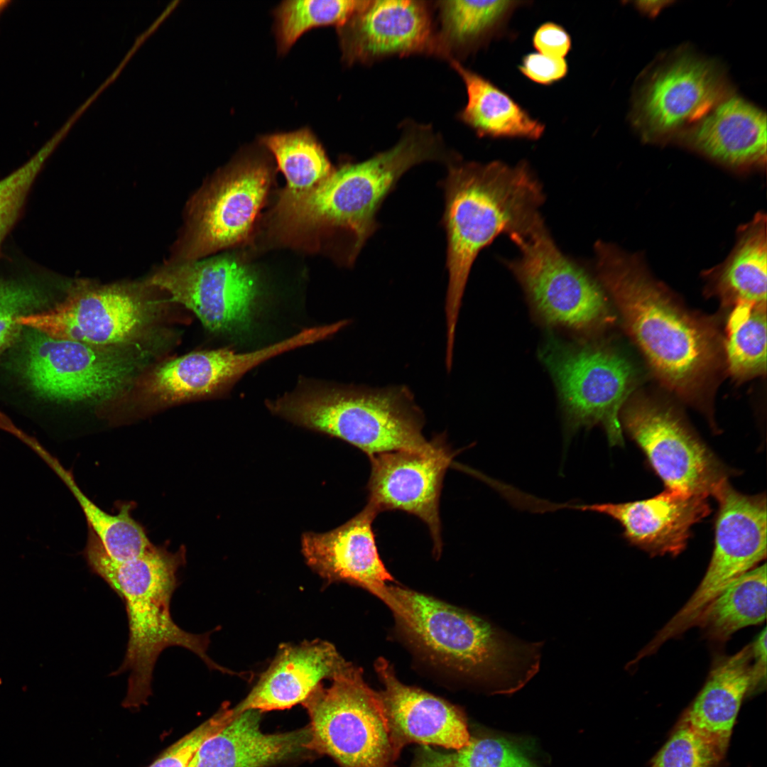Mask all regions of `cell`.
<instances>
[{
  "instance_id": "6da1fadb",
  "label": "cell",
  "mask_w": 767,
  "mask_h": 767,
  "mask_svg": "<svg viewBox=\"0 0 767 767\" xmlns=\"http://www.w3.org/2000/svg\"><path fill=\"white\" fill-rule=\"evenodd\" d=\"M456 158L430 125L408 121L391 148L334 169L307 193L279 196L272 229L288 243L329 238L338 244L342 262L352 265L377 229L376 214L402 175L423 162L448 165Z\"/></svg>"
},
{
  "instance_id": "7a4b0ae2",
  "label": "cell",
  "mask_w": 767,
  "mask_h": 767,
  "mask_svg": "<svg viewBox=\"0 0 767 767\" xmlns=\"http://www.w3.org/2000/svg\"><path fill=\"white\" fill-rule=\"evenodd\" d=\"M594 250L599 279L655 375L682 398L700 399L721 361L716 329L682 307L635 256L602 241Z\"/></svg>"
},
{
  "instance_id": "3957f363",
  "label": "cell",
  "mask_w": 767,
  "mask_h": 767,
  "mask_svg": "<svg viewBox=\"0 0 767 767\" xmlns=\"http://www.w3.org/2000/svg\"><path fill=\"white\" fill-rule=\"evenodd\" d=\"M448 166L441 182L442 223L447 235L448 284L445 298L446 349H454L462 297L479 251L498 235L523 233L540 217L544 196L528 164L460 162Z\"/></svg>"
},
{
  "instance_id": "277c9868",
  "label": "cell",
  "mask_w": 767,
  "mask_h": 767,
  "mask_svg": "<svg viewBox=\"0 0 767 767\" xmlns=\"http://www.w3.org/2000/svg\"><path fill=\"white\" fill-rule=\"evenodd\" d=\"M84 553L91 570L107 582L125 606L128 643L121 665L110 674L129 673L125 706L137 707L146 702L151 694L156 663L162 651L170 646L190 651L211 670L236 674L208 656L211 632H187L171 616V599L179 584L178 571L185 562L183 547L172 553L153 545L136 558L118 562L89 532Z\"/></svg>"
},
{
  "instance_id": "5b68a950",
  "label": "cell",
  "mask_w": 767,
  "mask_h": 767,
  "mask_svg": "<svg viewBox=\"0 0 767 767\" xmlns=\"http://www.w3.org/2000/svg\"><path fill=\"white\" fill-rule=\"evenodd\" d=\"M266 406L273 415L342 440L369 457L430 445L423 435V413L404 386L370 388L300 378Z\"/></svg>"
},
{
  "instance_id": "8992f818",
  "label": "cell",
  "mask_w": 767,
  "mask_h": 767,
  "mask_svg": "<svg viewBox=\"0 0 767 767\" xmlns=\"http://www.w3.org/2000/svg\"><path fill=\"white\" fill-rule=\"evenodd\" d=\"M381 599L402 631L428 655L500 693L523 686L537 672L539 648L512 640L486 621L432 597L387 586Z\"/></svg>"
},
{
  "instance_id": "52a82bcc",
  "label": "cell",
  "mask_w": 767,
  "mask_h": 767,
  "mask_svg": "<svg viewBox=\"0 0 767 767\" xmlns=\"http://www.w3.org/2000/svg\"><path fill=\"white\" fill-rule=\"evenodd\" d=\"M331 680L302 703L310 721L307 750L327 755L341 767H392L402 748L380 693L347 662Z\"/></svg>"
},
{
  "instance_id": "ba28073f",
  "label": "cell",
  "mask_w": 767,
  "mask_h": 767,
  "mask_svg": "<svg viewBox=\"0 0 767 767\" xmlns=\"http://www.w3.org/2000/svg\"><path fill=\"white\" fill-rule=\"evenodd\" d=\"M146 284L165 291L170 300L195 314L211 332L235 344L256 337L269 315L258 273L233 254L203 261H172Z\"/></svg>"
},
{
  "instance_id": "9c48e42d",
  "label": "cell",
  "mask_w": 767,
  "mask_h": 767,
  "mask_svg": "<svg viewBox=\"0 0 767 767\" xmlns=\"http://www.w3.org/2000/svg\"><path fill=\"white\" fill-rule=\"evenodd\" d=\"M259 153L243 154L190 200L172 261L198 260L249 239L273 176Z\"/></svg>"
},
{
  "instance_id": "30bf717a",
  "label": "cell",
  "mask_w": 767,
  "mask_h": 767,
  "mask_svg": "<svg viewBox=\"0 0 767 767\" xmlns=\"http://www.w3.org/2000/svg\"><path fill=\"white\" fill-rule=\"evenodd\" d=\"M520 256L508 266L533 304L548 322L588 331L609 320L597 282L557 248L539 218L523 234L511 237Z\"/></svg>"
},
{
  "instance_id": "8fae6325",
  "label": "cell",
  "mask_w": 767,
  "mask_h": 767,
  "mask_svg": "<svg viewBox=\"0 0 767 767\" xmlns=\"http://www.w3.org/2000/svg\"><path fill=\"white\" fill-rule=\"evenodd\" d=\"M622 423L666 489L714 496L727 480L722 463L670 406L636 396L623 410Z\"/></svg>"
},
{
  "instance_id": "7c38bea8",
  "label": "cell",
  "mask_w": 767,
  "mask_h": 767,
  "mask_svg": "<svg viewBox=\"0 0 767 767\" xmlns=\"http://www.w3.org/2000/svg\"><path fill=\"white\" fill-rule=\"evenodd\" d=\"M28 328V327H27ZM18 366L39 396L55 401H98L118 392L133 370L119 354L28 328Z\"/></svg>"
},
{
  "instance_id": "4fadbf2b",
  "label": "cell",
  "mask_w": 767,
  "mask_h": 767,
  "mask_svg": "<svg viewBox=\"0 0 767 767\" xmlns=\"http://www.w3.org/2000/svg\"><path fill=\"white\" fill-rule=\"evenodd\" d=\"M570 426L600 425L611 445L622 446L619 410L636 384V372L624 356L605 347L560 349L546 356Z\"/></svg>"
},
{
  "instance_id": "5bb4252c",
  "label": "cell",
  "mask_w": 767,
  "mask_h": 767,
  "mask_svg": "<svg viewBox=\"0 0 767 767\" xmlns=\"http://www.w3.org/2000/svg\"><path fill=\"white\" fill-rule=\"evenodd\" d=\"M727 92L714 63L680 53L660 63L641 83L635 95L633 119L646 136H665L702 119Z\"/></svg>"
},
{
  "instance_id": "9a60e30c",
  "label": "cell",
  "mask_w": 767,
  "mask_h": 767,
  "mask_svg": "<svg viewBox=\"0 0 767 767\" xmlns=\"http://www.w3.org/2000/svg\"><path fill=\"white\" fill-rule=\"evenodd\" d=\"M455 457L443 436L422 450L386 452L369 457L368 503L378 513L400 510L428 526L437 555L442 550L439 501L445 474Z\"/></svg>"
},
{
  "instance_id": "2e32d148",
  "label": "cell",
  "mask_w": 767,
  "mask_h": 767,
  "mask_svg": "<svg viewBox=\"0 0 767 767\" xmlns=\"http://www.w3.org/2000/svg\"><path fill=\"white\" fill-rule=\"evenodd\" d=\"M714 497L719 510L712 558L702 580L680 610L689 621L697 620L718 594L766 555V496L742 494L726 480Z\"/></svg>"
},
{
  "instance_id": "e0dca14e",
  "label": "cell",
  "mask_w": 767,
  "mask_h": 767,
  "mask_svg": "<svg viewBox=\"0 0 767 767\" xmlns=\"http://www.w3.org/2000/svg\"><path fill=\"white\" fill-rule=\"evenodd\" d=\"M143 299L124 285L79 283L55 306L21 316L18 323L51 337L99 346L124 342L143 324Z\"/></svg>"
},
{
  "instance_id": "ac0fdd59",
  "label": "cell",
  "mask_w": 767,
  "mask_h": 767,
  "mask_svg": "<svg viewBox=\"0 0 767 767\" xmlns=\"http://www.w3.org/2000/svg\"><path fill=\"white\" fill-rule=\"evenodd\" d=\"M435 5L417 0H366L337 28L342 60L369 65L390 57L434 56Z\"/></svg>"
},
{
  "instance_id": "d6986e66",
  "label": "cell",
  "mask_w": 767,
  "mask_h": 767,
  "mask_svg": "<svg viewBox=\"0 0 767 767\" xmlns=\"http://www.w3.org/2000/svg\"><path fill=\"white\" fill-rule=\"evenodd\" d=\"M325 338V330L317 325L255 349L236 352L227 347L190 353L158 369L150 389L167 401L228 394L246 373L262 363Z\"/></svg>"
},
{
  "instance_id": "ffe728a7",
  "label": "cell",
  "mask_w": 767,
  "mask_h": 767,
  "mask_svg": "<svg viewBox=\"0 0 767 767\" xmlns=\"http://www.w3.org/2000/svg\"><path fill=\"white\" fill-rule=\"evenodd\" d=\"M572 506L615 519L624 528L625 538L651 555L680 553L691 528L710 512L707 497L668 489L641 501Z\"/></svg>"
},
{
  "instance_id": "44dd1931",
  "label": "cell",
  "mask_w": 767,
  "mask_h": 767,
  "mask_svg": "<svg viewBox=\"0 0 767 767\" xmlns=\"http://www.w3.org/2000/svg\"><path fill=\"white\" fill-rule=\"evenodd\" d=\"M377 514L366 504L335 529L303 534L301 547L307 564L329 582L339 581L358 585L381 598L393 577L378 552L372 528Z\"/></svg>"
},
{
  "instance_id": "7402d4cb",
  "label": "cell",
  "mask_w": 767,
  "mask_h": 767,
  "mask_svg": "<svg viewBox=\"0 0 767 767\" xmlns=\"http://www.w3.org/2000/svg\"><path fill=\"white\" fill-rule=\"evenodd\" d=\"M384 689L380 692L396 739L402 748L408 743L458 750L470 741L467 720L455 706L396 677L384 658L375 663Z\"/></svg>"
},
{
  "instance_id": "603a6c76",
  "label": "cell",
  "mask_w": 767,
  "mask_h": 767,
  "mask_svg": "<svg viewBox=\"0 0 767 767\" xmlns=\"http://www.w3.org/2000/svg\"><path fill=\"white\" fill-rule=\"evenodd\" d=\"M347 662L335 647L320 639L283 644L248 695L234 709L260 712L302 704L324 679L332 678Z\"/></svg>"
},
{
  "instance_id": "cb8c5ba5",
  "label": "cell",
  "mask_w": 767,
  "mask_h": 767,
  "mask_svg": "<svg viewBox=\"0 0 767 767\" xmlns=\"http://www.w3.org/2000/svg\"><path fill=\"white\" fill-rule=\"evenodd\" d=\"M766 114L740 97H727L688 134L692 145L728 166L747 169L766 163Z\"/></svg>"
},
{
  "instance_id": "d4e9b609",
  "label": "cell",
  "mask_w": 767,
  "mask_h": 767,
  "mask_svg": "<svg viewBox=\"0 0 767 767\" xmlns=\"http://www.w3.org/2000/svg\"><path fill=\"white\" fill-rule=\"evenodd\" d=\"M261 712L239 714L198 749L188 767H268L306 751L310 729L266 734L260 727Z\"/></svg>"
},
{
  "instance_id": "484cf974",
  "label": "cell",
  "mask_w": 767,
  "mask_h": 767,
  "mask_svg": "<svg viewBox=\"0 0 767 767\" xmlns=\"http://www.w3.org/2000/svg\"><path fill=\"white\" fill-rule=\"evenodd\" d=\"M751 665L750 645L720 660L680 721L725 752L742 701L751 690Z\"/></svg>"
},
{
  "instance_id": "4316f807",
  "label": "cell",
  "mask_w": 767,
  "mask_h": 767,
  "mask_svg": "<svg viewBox=\"0 0 767 767\" xmlns=\"http://www.w3.org/2000/svg\"><path fill=\"white\" fill-rule=\"evenodd\" d=\"M435 3V57L460 62L504 35L514 11L529 2L446 0Z\"/></svg>"
},
{
  "instance_id": "83f0119b",
  "label": "cell",
  "mask_w": 767,
  "mask_h": 767,
  "mask_svg": "<svg viewBox=\"0 0 767 767\" xmlns=\"http://www.w3.org/2000/svg\"><path fill=\"white\" fill-rule=\"evenodd\" d=\"M448 62L463 81L467 96L458 119L477 136L537 140L543 136L545 124L506 92L460 62Z\"/></svg>"
},
{
  "instance_id": "f1b7e54d",
  "label": "cell",
  "mask_w": 767,
  "mask_h": 767,
  "mask_svg": "<svg viewBox=\"0 0 767 767\" xmlns=\"http://www.w3.org/2000/svg\"><path fill=\"white\" fill-rule=\"evenodd\" d=\"M709 288L727 306L766 305V216L757 213L739 228L733 251L720 266L709 271Z\"/></svg>"
},
{
  "instance_id": "f546056e",
  "label": "cell",
  "mask_w": 767,
  "mask_h": 767,
  "mask_svg": "<svg viewBox=\"0 0 767 767\" xmlns=\"http://www.w3.org/2000/svg\"><path fill=\"white\" fill-rule=\"evenodd\" d=\"M766 565L741 575L704 609L695 625L712 639L726 641L736 631L765 621Z\"/></svg>"
},
{
  "instance_id": "4dcf8cb0",
  "label": "cell",
  "mask_w": 767,
  "mask_h": 767,
  "mask_svg": "<svg viewBox=\"0 0 767 767\" xmlns=\"http://www.w3.org/2000/svg\"><path fill=\"white\" fill-rule=\"evenodd\" d=\"M259 143L274 156L287 180L280 196L307 193L322 183L334 171L322 144L308 127L290 132L262 135Z\"/></svg>"
},
{
  "instance_id": "1f68e13d",
  "label": "cell",
  "mask_w": 767,
  "mask_h": 767,
  "mask_svg": "<svg viewBox=\"0 0 767 767\" xmlns=\"http://www.w3.org/2000/svg\"><path fill=\"white\" fill-rule=\"evenodd\" d=\"M55 465L82 508L89 528L113 560L118 562L132 560L153 546L142 526L131 517V504H124L116 515L107 513L85 495L69 472L60 464Z\"/></svg>"
},
{
  "instance_id": "d6a6232c",
  "label": "cell",
  "mask_w": 767,
  "mask_h": 767,
  "mask_svg": "<svg viewBox=\"0 0 767 767\" xmlns=\"http://www.w3.org/2000/svg\"><path fill=\"white\" fill-rule=\"evenodd\" d=\"M766 305L738 304L728 318L725 351L729 372L738 381L766 371Z\"/></svg>"
},
{
  "instance_id": "836d02e7",
  "label": "cell",
  "mask_w": 767,
  "mask_h": 767,
  "mask_svg": "<svg viewBox=\"0 0 767 767\" xmlns=\"http://www.w3.org/2000/svg\"><path fill=\"white\" fill-rule=\"evenodd\" d=\"M366 0H288L273 11L278 52L285 54L308 30L345 23Z\"/></svg>"
},
{
  "instance_id": "e575fe53",
  "label": "cell",
  "mask_w": 767,
  "mask_h": 767,
  "mask_svg": "<svg viewBox=\"0 0 767 767\" xmlns=\"http://www.w3.org/2000/svg\"><path fill=\"white\" fill-rule=\"evenodd\" d=\"M64 136L58 131L27 162L0 180V246L20 216L38 175Z\"/></svg>"
},
{
  "instance_id": "d590c367",
  "label": "cell",
  "mask_w": 767,
  "mask_h": 767,
  "mask_svg": "<svg viewBox=\"0 0 767 767\" xmlns=\"http://www.w3.org/2000/svg\"><path fill=\"white\" fill-rule=\"evenodd\" d=\"M725 753L712 739L680 722L650 767H717Z\"/></svg>"
},
{
  "instance_id": "8d00e7d4",
  "label": "cell",
  "mask_w": 767,
  "mask_h": 767,
  "mask_svg": "<svg viewBox=\"0 0 767 767\" xmlns=\"http://www.w3.org/2000/svg\"><path fill=\"white\" fill-rule=\"evenodd\" d=\"M48 303V295L39 285L0 278V356L17 341L23 330L18 319L37 312Z\"/></svg>"
},
{
  "instance_id": "74e56055",
  "label": "cell",
  "mask_w": 767,
  "mask_h": 767,
  "mask_svg": "<svg viewBox=\"0 0 767 767\" xmlns=\"http://www.w3.org/2000/svg\"><path fill=\"white\" fill-rule=\"evenodd\" d=\"M444 767H537L518 747L500 736L470 739L452 754L445 755Z\"/></svg>"
},
{
  "instance_id": "f35d334b",
  "label": "cell",
  "mask_w": 767,
  "mask_h": 767,
  "mask_svg": "<svg viewBox=\"0 0 767 767\" xmlns=\"http://www.w3.org/2000/svg\"><path fill=\"white\" fill-rule=\"evenodd\" d=\"M237 715L234 708L224 704L215 714L170 746L149 767H188L200 746Z\"/></svg>"
},
{
  "instance_id": "ab89813d",
  "label": "cell",
  "mask_w": 767,
  "mask_h": 767,
  "mask_svg": "<svg viewBox=\"0 0 767 767\" xmlns=\"http://www.w3.org/2000/svg\"><path fill=\"white\" fill-rule=\"evenodd\" d=\"M518 67L521 74L532 82L546 86L560 81L568 72V65L565 58L540 53L525 55Z\"/></svg>"
},
{
  "instance_id": "60d3db41",
  "label": "cell",
  "mask_w": 767,
  "mask_h": 767,
  "mask_svg": "<svg viewBox=\"0 0 767 767\" xmlns=\"http://www.w3.org/2000/svg\"><path fill=\"white\" fill-rule=\"evenodd\" d=\"M532 43L538 53L559 58H565L572 48L569 33L563 26L552 21L545 22L535 30Z\"/></svg>"
},
{
  "instance_id": "b9f144b4",
  "label": "cell",
  "mask_w": 767,
  "mask_h": 767,
  "mask_svg": "<svg viewBox=\"0 0 767 767\" xmlns=\"http://www.w3.org/2000/svg\"><path fill=\"white\" fill-rule=\"evenodd\" d=\"M766 628L750 645L751 653V690L766 685Z\"/></svg>"
},
{
  "instance_id": "7bdbcfd3",
  "label": "cell",
  "mask_w": 767,
  "mask_h": 767,
  "mask_svg": "<svg viewBox=\"0 0 767 767\" xmlns=\"http://www.w3.org/2000/svg\"><path fill=\"white\" fill-rule=\"evenodd\" d=\"M445 755L432 754L425 756L415 767H444Z\"/></svg>"
},
{
  "instance_id": "ee69618b",
  "label": "cell",
  "mask_w": 767,
  "mask_h": 767,
  "mask_svg": "<svg viewBox=\"0 0 767 767\" xmlns=\"http://www.w3.org/2000/svg\"><path fill=\"white\" fill-rule=\"evenodd\" d=\"M0 426H1V424H0Z\"/></svg>"
}]
</instances>
